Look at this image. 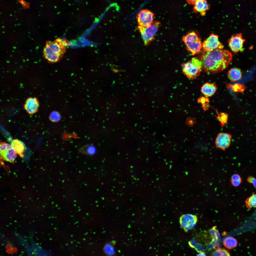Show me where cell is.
I'll use <instances>...</instances> for the list:
<instances>
[{"label":"cell","mask_w":256,"mask_h":256,"mask_svg":"<svg viewBox=\"0 0 256 256\" xmlns=\"http://www.w3.org/2000/svg\"><path fill=\"white\" fill-rule=\"evenodd\" d=\"M96 150L95 147L90 145H87L79 148L78 152L89 155H93L95 153Z\"/></svg>","instance_id":"e0dca14e"},{"label":"cell","mask_w":256,"mask_h":256,"mask_svg":"<svg viewBox=\"0 0 256 256\" xmlns=\"http://www.w3.org/2000/svg\"><path fill=\"white\" fill-rule=\"evenodd\" d=\"M104 250L106 254L108 255H113L115 253L114 247L110 244H107L105 246Z\"/></svg>","instance_id":"d4e9b609"},{"label":"cell","mask_w":256,"mask_h":256,"mask_svg":"<svg viewBox=\"0 0 256 256\" xmlns=\"http://www.w3.org/2000/svg\"><path fill=\"white\" fill-rule=\"evenodd\" d=\"M182 40L188 51L192 55L199 53L202 49V43L201 38L194 31L190 32L183 36Z\"/></svg>","instance_id":"3957f363"},{"label":"cell","mask_w":256,"mask_h":256,"mask_svg":"<svg viewBox=\"0 0 256 256\" xmlns=\"http://www.w3.org/2000/svg\"><path fill=\"white\" fill-rule=\"evenodd\" d=\"M50 120L54 122H57L60 120L61 116L59 113L56 111H53L50 114L49 117Z\"/></svg>","instance_id":"cb8c5ba5"},{"label":"cell","mask_w":256,"mask_h":256,"mask_svg":"<svg viewBox=\"0 0 256 256\" xmlns=\"http://www.w3.org/2000/svg\"><path fill=\"white\" fill-rule=\"evenodd\" d=\"M232 136L229 133H221L218 135L215 143L216 147L223 150L228 148L231 144Z\"/></svg>","instance_id":"8fae6325"},{"label":"cell","mask_w":256,"mask_h":256,"mask_svg":"<svg viewBox=\"0 0 256 256\" xmlns=\"http://www.w3.org/2000/svg\"><path fill=\"white\" fill-rule=\"evenodd\" d=\"M39 106L38 102L36 98H30L26 101L24 108L29 114H32L37 111Z\"/></svg>","instance_id":"4fadbf2b"},{"label":"cell","mask_w":256,"mask_h":256,"mask_svg":"<svg viewBox=\"0 0 256 256\" xmlns=\"http://www.w3.org/2000/svg\"><path fill=\"white\" fill-rule=\"evenodd\" d=\"M210 233L213 238V242L215 244H216L221 238L220 235L216 229V226H214L210 230Z\"/></svg>","instance_id":"44dd1931"},{"label":"cell","mask_w":256,"mask_h":256,"mask_svg":"<svg viewBox=\"0 0 256 256\" xmlns=\"http://www.w3.org/2000/svg\"><path fill=\"white\" fill-rule=\"evenodd\" d=\"M158 21L154 22L150 26L142 27L138 26L137 29L140 33L144 45L147 46L154 40V36L156 33L160 25Z\"/></svg>","instance_id":"5b68a950"},{"label":"cell","mask_w":256,"mask_h":256,"mask_svg":"<svg viewBox=\"0 0 256 256\" xmlns=\"http://www.w3.org/2000/svg\"><path fill=\"white\" fill-rule=\"evenodd\" d=\"M245 41L241 33L234 34L229 40V46L231 50L236 53L243 50V44Z\"/></svg>","instance_id":"ba28073f"},{"label":"cell","mask_w":256,"mask_h":256,"mask_svg":"<svg viewBox=\"0 0 256 256\" xmlns=\"http://www.w3.org/2000/svg\"><path fill=\"white\" fill-rule=\"evenodd\" d=\"M213 256H230L228 251L224 248H220L215 251L213 254Z\"/></svg>","instance_id":"603a6c76"},{"label":"cell","mask_w":256,"mask_h":256,"mask_svg":"<svg viewBox=\"0 0 256 256\" xmlns=\"http://www.w3.org/2000/svg\"><path fill=\"white\" fill-rule=\"evenodd\" d=\"M180 223L182 227L185 231L193 228L197 221V216L195 215L187 214L182 215L180 217Z\"/></svg>","instance_id":"30bf717a"},{"label":"cell","mask_w":256,"mask_h":256,"mask_svg":"<svg viewBox=\"0 0 256 256\" xmlns=\"http://www.w3.org/2000/svg\"><path fill=\"white\" fill-rule=\"evenodd\" d=\"M216 117L217 119L220 122L222 126H224L227 123L228 119L227 114L224 113H221L220 114H218Z\"/></svg>","instance_id":"7402d4cb"},{"label":"cell","mask_w":256,"mask_h":256,"mask_svg":"<svg viewBox=\"0 0 256 256\" xmlns=\"http://www.w3.org/2000/svg\"><path fill=\"white\" fill-rule=\"evenodd\" d=\"M237 239L232 237H229L226 238L223 241L224 246L229 249H231L237 246Z\"/></svg>","instance_id":"ac0fdd59"},{"label":"cell","mask_w":256,"mask_h":256,"mask_svg":"<svg viewBox=\"0 0 256 256\" xmlns=\"http://www.w3.org/2000/svg\"><path fill=\"white\" fill-rule=\"evenodd\" d=\"M217 89L216 85L213 83L206 82L203 84L201 91L206 97H209L214 95Z\"/></svg>","instance_id":"5bb4252c"},{"label":"cell","mask_w":256,"mask_h":256,"mask_svg":"<svg viewBox=\"0 0 256 256\" xmlns=\"http://www.w3.org/2000/svg\"><path fill=\"white\" fill-rule=\"evenodd\" d=\"M18 1L21 3L24 9L29 8V3L24 1V0H18Z\"/></svg>","instance_id":"4316f807"},{"label":"cell","mask_w":256,"mask_h":256,"mask_svg":"<svg viewBox=\"0 0 256 256\" xmlns=\"http://www.w3.org/2000/svg\"><path fill=\"white\" fill-rule=\"evenodd\" d=\"M193 11L195 13H200L201 15H205L206 12L210 8V5L206 0H197L194 5Z\"/></svg>","instance_id":"7c38bea8"},{"label":"cell","mask_w":256,"mask_h":256,"mask_svg":"<svg viewBox=\"0 0 256 256\" xmlns=\"http://www.w3.org/2000/svg\"><path fill=\"white\" fill-rule=\"evenodd\" d=\"M187 3L190 5H194L197 0H186Z\"/></svg>","instance_id":"83f0119b"},{"label":"cell","mask_w":256,"mask_h":256,"mask_svg":"<svg viewBox=\"0 0 256 256\" xmlns=\"http://www.w3.org/2000/svg\"><path fill=\"white\" fill-rule=\"evenodd\" d=\"M230 182L233 186L235 187L238 186L242 182V178L239 174H234L231 177Z\"/></svg>","instance_id":"ffe728a7"},{"label":"cell","mask_w":256,"mask_h":256,"mask_svg":"<svg viewBox=\"0 0 256 256\" xmlns=\"http://www.w3.org/2000/svg\"><path fill=\"white\" fill-rule=\"evenodd\" d=\"M247 180L249 183L252 184L256 189V178H255L252 176H249L247 178Z\"/></svg>","instance_id":"484cf974"},{"label":"cell","mask_w":256,"mask_h":256,"mask_svg":"<svg viewBox=\"0 0 256 256\" xmlns=\"http://www.w3.org/2000/svg\"><path fill=\"white\" fill-rule=\"evenodd\" d=\"M224 46L219 41V36L213 33L210 34L202 43L203 51L209 52L216 49H223Z\"/></svg>","instance_id":"52a82bcc"},{"label":"cell","mask_w":256,"mask_h":256,"mask_svg":"<svg viewBox=\"0 0 256 256\" xmlns=\"http://www.w3.org/2000/svg\"><path fill=\"white\" fill-rule=\"evenodd\" d=\"M11 145L17 154L21 157H23V153L25 150V147L24 143L22 142L18 139H14L12 141Z\"/></svg>","instance_id":"2e32d148"},{"label":"cell","mask_w":256,"mask_h":256,"mask_svg":"<svg viewBox=\"0 0 256 256\" xmlns=\"http://www.w3.org/2000/svg\"><path fill=\"white\" fill-rule=\"evenodd\" d=\"M184 74L189 79H195L200 75L202 70V63L197 57L192 58L181 65Z\"/></svg>","instance_id":"277c9868"},{"label":"cell","mask_w":256,"mask_h":256,"mask_svg":"<svg viewBox=\"0 0 256 256\" xmlns=\"http://www.w3.org/2000/svg\"><path fill=\"white\" fill-rule=\"evenodd\" d=\"M197 256H206V255L205 253L203 252H201L199 253L197 255Z\"/></svg>","instance_id":"f1b7e54d"},{"label":"cell","mask_w":256,"mask_h":256,"mask_svg":"<svg viewBox=\"0 0 256 256\" xmlns=\"http://www.w3.org/2000/svg\"><path fill=\"white\" fill-rule=\"evenodd\" d=\"M228 78L230 80L235 82L241 79L242 77L241 70L237 68H233L230 69L227 73Z\"/></svg>","instance_id":"9a60e30c"},{"label":"cell","mask_w":256,"mask_h":256,"mask_svg":"<svg viewBox=\"0 0 256 256\" xmlns=\"http://www.w3.org/2000/svg\"><path fill=\"white\" fill-rule=\"evenodd\" d=\"M66 46V41L59 38L48 41L44 49V56L50 63L59 62L65 53Z\"/></svg>","instance_id":"7a4b0ae2"},{"label":"cell","mask_w":256,"mask_h":256,"mask_svg":"<svg viewBox=\"0 0 256 256\" xmlns=\"http://www.w3.org/2000/svg\"><path fill=\"white\" fill-rule=\"evenodd\" d=\"M154 14L149 10L144 9L141 11L137 15V19L139 26L147 27L154 22Z\"/></svg>","instance_id":"9c48e42d"},{"label":"cell","mask_w":256,"mask_h":256,"mask_svg":"<svg viewBox=\"0 0 256 256\" xmlns=\"http://www.w3.org/2000/svg\"><path fill=\"white\" fill-rule=\"evenodd\" d=\"M232 58V53L227 50L216 49L211 51H203L198 59L202 63V70L209 73L223 71L228 67Z\"/></svg>","instance_id":"6da1fadb"},{"label":"cell","mask_w":256,"mask_h":256,"mask_svg":"<svg viewBox=\"0 0 256 256\" xmlns=\"http://www.w3.org/2000/svg\"><path fill=\"white\" fill-rule=\"evenodd\" d=\"M245 203L246 207L248 209L256 207V193H252L247 198Z\"/></svg>","instance_id":"d6986e66"},{"label":"cell","mask_w":256,"mask_h":256,"mask_svg":"<svg viewBox=\"0 0 256 256\" xmlns=\"http://www.w3.org/2000/svg\"><path fill=\"white\" fill-rule=\"evenodd\" d=\"M0 153L2 159L10 162H14L17 157V153L11 145L4 142H0Z\"/></svg>","instance_id":"8992f818"}]
</instances>
